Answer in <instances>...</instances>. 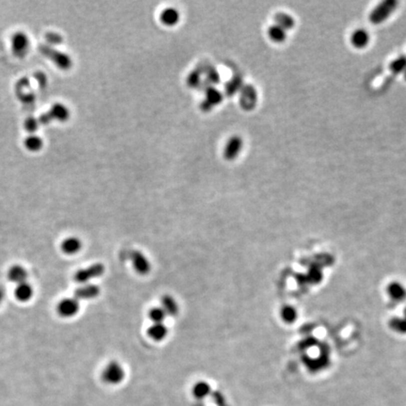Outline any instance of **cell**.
<instances>
[{"label":"cell","mask_w":406,"mask_h":406,"mask_svg":"<svg viewBox=\"0 0 406 406\" xmlns=\"http://www.w3.org/2000/svg\"><path fill=\"white\" fill-rule=\"evenodd\" d=\"M148 316L152 324H164V321L167 318V315L161 307H154L149 311Z\"/></svg>","instance_id":"24"},{"label":"cell","mask_w":406,"mask_h":406,"mask_svg":"<svg viewBox=\"0 0 406 406\" xmlns=\"http://www.w3.org/2000/svg\"><path fill=\"white\" fill-rule=\"evenodd\" d=\"M161 308L167 316H176L179 312V306L175 299L170 295H165L161 299Z\"/></svg>","instance_id":"19"},{"label":"cell","mask_w":406,"mask_h":406,"mask_svg":"<svg viewBox=\"0 0 406 406\" xmlns=\"http://www.w3.org/2000/svg\"><path fill=\"white\" fill-rule=\"evenodd\" d=\"M24 146L27 150L31 151H40L43 146L42 139L37 135H29L24 140Z\"/></svg>","instance_id":"26"},{"label":"cell","mask_w":406,"mask_h":406,"mask_svg":"<svg viewBox=\"0 0 406 406\" xmlns=\"http://www.w3.org/2000/svg\"><path fill=\"white\" fill-rule=\"evenodd\" d=\"M125 378V371L123 367L117 361H111L104 367L102 372V379L105 384L110 386L120 385Z\"/></svg>","instance_id":"3"},{"label":"cell","mask_w":406,"mask_h":406,"mask_svg":"<svg viewBox=\"0 0 406 406\" xmlns=\"http://www.w3.org/2000/svg\"><path fill=\"white\" fill-rule=\"evenodd\" d=\"M4 295H5V291H4L3 287L0 286V304H1L3 298H4Z\"/></svg>","instance_id":"34"},{"label":"cell","mask_w":406,"mask_h":406,"mask_svg":"<svg viewBox=\"0 0 406 406\" xmlns=\"http://www.w3.org/2000/svg\"><path fill=\"white\" fill-rule=\"evenodd\" d=\"M11 47L14 55L19 57L24 56L27 53V50L29 47L28 37L24 32H16L12 35L11 38Z\"/></svg>","instance_id":"8"},{"label":"cell","mask_w":406,"mask_h":406,"mask_svg":"<svg viewBox=\"0 0 406 406\" xmlns=\"http://www.w3.org/2000/svg\"><path fill=\"white\" fill-rule=\"evenodd\" d=\"M240 93V105L242 108L247 111L254 109L258 102V93L255 88L251 85L244 84Z\"/></svg>","instance_id":"5"},{"label":"cell","mask_w":406,"mask_h":406,"mask_svg":"<svg viewBox=\"0 0 406 406\" xmlns=\"http://www.w3.org/2000/svg\"><path fill=\"white\" fill-rule=\"evenodd\" d=\"M398 2L396 0H385L377 5L370 13L369 19L371 23L379 24L386 21L397 8Z\"/></svg>","instance_id":"2"},{"label":"cell","mask_w":406,"mask_h":406,"mask_svg":"<svg viewBox=\"0 0 406 406\" xmlns=\"http://www.w3.org/2000/svg\"><path fill=\"white\" fill-rule=\"evenodd\" d=\"M132 265L139 275H147L151 271V263L147 257L138 250H134L130 254Z\"/></svg>","instance_id":"9"},{"label":"cell","mask_w":406,"mask_h":406,"mask_svg":"<svg viewBox=\"0 0 406 406\" xmlns=\"http://www.w3.org/2000/svg\"><path fill=\"white\" fill-rule=\"evenodd\" d=\"M275 24L279 25L284 30H290L295 25V20L294 17L288 14L286 12H278L274 17Z\"/></svg>","instance_id":"20"},{"label":"cell","mask_w":406,"mask_h":406,"mask_svg":"<svg viewBox=\"0 0 406 406\" xmlns=\"http://www.w3.org/2000/svg\"><path fill=\"white\" fill-rule=\"evenodd\" d=\"M390 70L394 74L404 73L406 70V56L402 55L391 61L390 64Z\"/></svg>","instance_id":"25"},{"label":"cell","mask_w":406,"mask_h":406,"mask_svg":"<svg viewBox=\"0 0 406 406\" xmlns=\"http://www.w3.org/2000/svg\"><path fill=\"white\" fill-rule=\"evenodd\" d=\"M203 73V69H195L192 71L186 78V83L190 88H197L199 87L201 81V75Z\"/></svg>","instance_id":"27"},{"label":"cell","mask_w":406,"mask_h":406,"mask_svg":"<svg viewBox=\"0 0 406 406\" xmlns=\"http://www.w3.org/2000/svg\"><path fill=\"white\" fill-rule=\"evenodd\" d=\"M403 74H404V76H405V79L406 80V72H404V73H403Z\"/></svg>","instance_id":"35"},{"label":"cell","mask_w":406,"mask_h":406,"mask_svg":"<svg viewBox=\"0 0 406 406\" xmlns=\"http://www.w3.org/2000/svg\"><path fill=\"white\" fill-rule=\"evenodd\" d=\"M295 316H296V314H295V311L294 309H292V308H286V309H284V311H283V317L284 319L288 321V322H292L293 320H295Z\"/></svg>","instance_id":"32"},{"label":"cell","mask_w":406,"mask_h":406,"mask_svg":"<svg viewBox=\"0 0 406 406\" xmlns=\"http://www.w3.org/2000/svg\"><path fill=\"white\" fill-rule=\"evenodd\" d=\"M39 50L43 56H46L52 62L61 70H69L72 67V58L69 55L60 52L48 44H40Z\"/></svg>","instance_id":"1"},{"label":"cell","mask_w":406,"mask_h":406,"mask_svg":"<svg viewBox=\"0 0 406 406\" xmlns=\"http://www.w3.org/2000/svg\"><path fill=\"white\" fill-rule=\"evenodd\" d=\"M45 38H46L48 42H49L50 44H53V45L59 44V43H61L62 40H63L62 36L59 35L58 33H56V32H48V33H46V35H45Z\"/></svg>","instance_id":"30"},{"label":"cell","mask_w":406,"mask_h":406,"mask_svg":"<svg viewBox=\"0 0 406 406\" xmlns=\"http://www.w3.org/2000/svg\"><path fill=\"white\" fill-rule=\"evenodd\" d=\"M52 120L64 122L70 118V110L63 104H55L48 111Z\"/></svg>","instance_id":"15"},{"label":"cell","mask_w":406,"mask_h":406,"mask_svg":"<svg viewBox=\"0 0 406 406\" xmlns=\"http://www.w3.org/2000/svg\"><path fill=\"white\" fill-rule=\"evenodd\" d=\"M222 101H223L222 92L214 87H209L206 89V98L200 104V109L204 112L210 111L215 105L220 104Z\"/></svg>","instance_id":"10"},{"label":"cell","mask_w":406,"mask_h":406,"mask_svg":"<svg viewBox=\"0 0 406 406\" xmlns=\"http://www.w3.org/2000/svg\"><path fill=\"white\" fill-rule=\"evenodd\" d=\"M244 141L243 138L239 135H233L228 140L224 148V158L228 161H232L235 159L243 149Z\"/></svg>","instance_id":"7"},{"label":"cell","mask_w":406,"mask_h":406,"mask_svg":"<svg viewBox=\"0 0 406 406\" xmlns=\"http://www.w3.org/2000/svg\"><path fill=\"white\" fill-rule=\"evenodd\" d=\"M244 86V80L241 75H234L226 85L225 90L228 96L235 95Z\"/></svg>","instance_id":"21"},{"label":"cell","mask_w":406,"mask_h":406,"mask_svg":"<svg viewBox=\"0 0 406 406\" xmlns=\"http://www.w3.org/2000/svg\"><path fill=\"white\" fill-rule=\"evenodd\" d=\"M147 334L154 342H162L167 338L168 329L164 324H152L148 328Z\"/></svg>","instance_id":"13"},{"label":"cell","mask_w":406,"mask_h":406,"mask_svg":"<svg viewBox=\"0 0 406 406\" xmlns=\"http://www.w3.org/2000/svg\"><path fill=\"white\" fill-rule=\"evenodd\" d=\"M203 72H206L207 80L210 82V84H217L220 81L219 73L216 71L215 67L213 66H208L206 69H203Z\"/></svg>","instance_id":"29"},{"label":"cell","mask_w":406,"mask_h":406,"mask_svg":"<svg viewBox=\"0 0 406 406\" xmlns=\"http://www.w3.org/2000/svg\"><path fill=\"white\" fill-rule=\"evenodd\" d=\"M267 34H268L269 39L273 40L274 42L279 43V42H283L284 40H286V30H284L283 28H281L277 24H273L269 26V28L267 30Z\"/></svg>","instance_id":"22"},{"label":"cell","mask_w":406,"mask_h":406,"mask_svg":"<svg viewBox=\"0 0 406 406\" xmlns=\"http://www.w3.org/2000/svg\"><path fill=\"white\" fill-rule=\"evenodd\" d=\"M160 20L163 24H166L167 26H172L179 22L180 13L176 8H165L160 14Z\"/></svg>","instance_id":"18"},{"label":"cell","mask_w":406,"mask_h":406,"mask_svg":"<svg viewBox=\"0 0 406 406\" xmlns=\"http://www.w3.org/2000/svg\"><path fill=\"white\" fill-rule=\"evenodd\" d=\"M100 287L95 284H85L74 291V298L79 300L93 299L100 295Z\"/></svg>","instance_id":"11"},{"label":"cell","mask_w":406,"mask_h":406,"mask_svg":"<svg viewBox=\"0 0 406 406\" xmlns=\"http://www.w3.org/2000/svg\"><path fill=\"white\" fill-rule=\"evenodd\" d=\"M14 295L20 302H27L33 296V288L29 283L24 281L18 284L14 291Z\"/></svg>","instance_id":"17"},{"label":"cell","mask_w":406,"mask_h":406,"mask_svg":"<svg viewBox=\"0 0 406 406\" xmlns=\"http://www.w3.org/2000/svg\"></svg>","instance_id":"36"},{"label":"cell","mask_w":406,"mask_h":406,"mask_svg":"<svg viewBox=\"0 0 406 406\" xmlns=\"http://www.w3.org/2000/svg\"><path fill=\"white\" fill-rule=\"evenodd\" d=\"M104 273V264L102 263H95L87 268H83L77 271L74 274L73 279L81 284H86L91 279H98L103 276Z\"/></svg>","instance_id":"4"},{"label":"cell","mask_w":406,"mask_h":406,"mask_svg":"<svg viewBox=\"0 0 406 406\" xmlns=\"http://www.w3.org/2000/svg\"><path fill=\"white\" fill-rule=\"evenodd\" d=\"M351 43L354 47L362 49L366 47L370 42V34L364 28H359L352 33Z\"/></svg>","instance_id":"12"},{"label":"cell","mask_w":406,"mask_h":406,"mask_svg":"<svg viewBox=\"0 0 406 406\" xmlns=\"http://www.w3.org/2000/svg\"><path fill=\"white\" fill-rule=\"evenodd\" d=\"M39 120H36L34 117H28L24 121V127L26 131L33 133L39 127Z\"/></svg>","instance_id":"31"},{"label":"cell","mask_w":406,"mask_h":406,"mask_svg":"<svg viewBox=\"0 0 406 406\" xmlns=\"http://www.w3.org/2000/svg\"><path fill=\"white\" fill-rule=\"evenodd\" d=\"M211 391V387L207 382L204 381H200V382L196 383L193 387V395L197 399H203L205 398L206 396L209 395Z\"/></svg>","instance_id":"23"},{"label":"cell","mask_w":406,"mask_h":406,"mask_svg":"<svg viewBox=\"0 0 406 406\" xmlns=\"http://www.w3.org/2000/svg\"><path fill=\"white\" fill-rule=\"evenodd\" d=\"M79 310V301L74 297L64 298L56 306V311L58 315L63 318H72L78 313Z\"/></svg>","instance_id":"6"},{"label":"cell","mask_w":406,"mask_h":406,"mask_svg":"<svg viewBox=\"0 0 406 406\" xmlns=\"http://www.w3.org/2000/svg\"><path fill=\"white\" fill-rule=\"evenodd\" d=\"M82 248V242L77 237L66 238L61 244V250L67 255H74Z\"/></svg>","instance_id":"14"},{"label":"cell","mask_w":406,"mask_h":406,"mask_svg":"<svg viewBox=\"0 0 406 406\" xmlns=\"http://www.w3.org/2000/svg\"><path fill=\"white\" fill-rule=\"evenodd\" d=\"M389 293L394 299L402 300L406 297V290L401 284H391L389 288Z\"/></svg>","instance_id":"28"},{"label":"cell","mask_w":406,"mask_h":406,"mask_svg":"<svg viewBox=\"0 0 406 406\" xmlns=\"http://www.w3.org/2000/svg\"><path fill=\"white\" fill-rule=\"evenodd\" d=\"M35 77L40 82V85H42V86H45V85H46V76H45L43 73L38 72V73H36Z\"/></svg>","instance_id":"33"},{"label":"cell","mask_w":406,"mask_h":406,"mask_svg":"<svg viewBox=\"0 0 406 406\" xmlns=\"http://www.w3.org/2000/svg\"><path fill=\"white\" fill-rule=\"evenodd\" d=\"M27 272L21 265H13L8 271V279L9 281L16 283L17 285L26 281Z\"/></svg>","instance_id":"16"}]
</instances>
